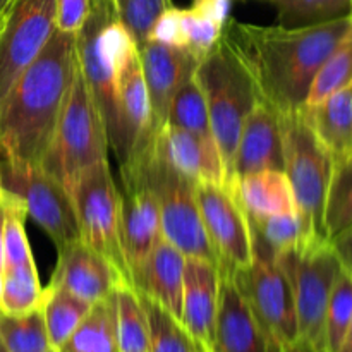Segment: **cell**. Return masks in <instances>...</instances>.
I'll return each mask as SVG.
<instances>
[{
	"label": "cell",
	"instance_id": "3957f363",
	"mask_svg": "<svg viewBox=\"0 0 352 352\" xmlns=\"http://www.w3.org/2000/svg\"><path fill=\"white\" fill-rule=\"evenodd\" d=\"M133 40L120 23L113 0H91V9L76 33L78 62L105 127L109 148L119 164L126 160V136L119 110V60Z\"/></svg>",
	"mask_w": 352,
	"mask_h": 352
},
{
	"label": "cell",
	"instance_id": "b9f144b4",
	"mask_svg": "<svg viewBox=\"0 0 352 352\" xmlns=\"http://www.w3.org/2000/svg\"><path fill=\"white\" fill-rule=\"evenodd\" d=\"M277 352H320V351H316L311 344L298 339L294 344H291V346L287 347H282V349H278Z\"/></svg>",
	"mask_w": 352,
	"mask_h": 352
},
{
	"label": "cell",
	"instance_id": "ac0fdd59",
	"mask_svg": "<svg viewBox=\"0 0 352 352\" xmlns=\"http://www.w3.org/2000/svg\"><path fill=\"white\" fill-rule=\"evenodd\" d=\"M151 153L196 184L226 186V165L213 136H198L165 124L155 136Z\"/></svg>",
	"mask_w": 352,
	"mask_h": 352
},
{
	"label": "cell",
	"instance_id": "277c9868",
	"mask_svg": "<svg viewBox=\"0 0 352 352\" xmlns=\"http://www.w3.org/2000/svg\"><path fill=\"white\" fill-rule=\"evenodd\" d=\"M196 79L205 95L213 138L229 179L244 119L260 98L246 67L222 36L199 60Z\"/></svg>",
	"mask_w": 352,
	"mask_h": 352
},
{
	"label": "cell",
	"instance_id": "8992f818",
	"mask_svg": "<svg viewBox=\"0 0 352 352\" xmlns=\"http://www.w3.org/2000/svg\"><path fill=\"white\" fill-rule=\"evenodd\" d=\"M120 168L136 172L155 195L160 210L164 239L177 248L186 258H198L217 265V256L199 213L196 182L172 168L151 151L122 164Z\"/></svg>",
	"mask_w": 352,
	"mask_h": 352
},
{
	"label": "cell",
	"instance_id": "e0dca14e",
	"mask_svg": "<svg viewBox=\"0 0 352 352\" xmlns=\"http://www.w3.org/2000/svg\"><path fill=\"white\" fill-rule=\"evenodd\" d=\"M57 256L48 284L65 289L91 305L112 296L120 285H131L109 260L81 239L57 250Z\"/></svg>",
	"mask_w": 352,
	"mask_h": 352
},
{
	"label": "cell",
	"instance_id": "ee69618b",
	"mask_svg": "<svg viewBox=\"0 0 352 352\" xmlns=\"http://www.w3.org/2000/svg\"><path fill=\"white\" fill-rule=\"evenodd\" d=\"M339 352H352V320H351V325H349V329H347V333H346V337H344V342H342V346H340Z\"/></svg>",
	"mask_w": 352,
	"mask_h": 352
},
{
	"label": "cell",
	"instance_id": "4fadbf2b",
	"mask_svg": "<svg viewBox=\"0 0 352 352\" xmlns=\"http://www.w3.org/2000/svg\"><path fill=\"white\" fill-rule=\"evenodd\" d=\"M196 199L219 270L239 272L250 267L253 261L250 217L232 189L199 182Z\"/></svg>",
	"mask_w": 352,
	"mask_h": 352
},
{
	"label": "cell",
	"instance_id": "7dc6e473",
	"mask_svg": "<svg viewBox=\"0 0 352 352\" xmlns=\"http://www.w3.org/2000/svg\"><path fill=\"white\" fill-rule=\"evenodd\" d=\"M0 296H2V272H0Z\"/></svg>",
	"mask_w": 352,
	"mask_h": 352
},
{
	"label": "cell",
	"instance_id": "4316f807",
	"mask_svg": "<svg viewBox=\"0 0 352 352\" xmlns=\"http://www.w3.org/2000/svg\"><path fill=\"white\" fill-rule=\"evenodd\" d=\"M250 223L253 237H256L275 254L291 250H301L309 243L323 241L315 236L311 227L299 212L263 217V219H251L250 217Z\"/></svg>",
	"mask_w": 352,
	"mask_h": 352
},
{
	"label": "cell",
	"instance_id": "ffe728a7",
	"mask_svg": "<svg viewBox=\"0 0 352 352\" xmlns=\"http://www.w3.org/2000/svg\"><path fill=\"white\" fill-rule=\"evenodd\" d=\"M219 294V267L198 258H186L181 322L203 352L212 349Z\"/></svg>",
	"mask_w": 352,
	"mask_h": 352
},
{
	"label": "cell",
	"instance_id": "7bdbcfd3",
	"mask_svg": "<svg viewBox=\"0 0 352 352\" xmlns=\"http://www.w3.org/2000/svg\"><path fill=\"white\" fill-rule=\"evenodd\" d=\"M3 222H6V201H0V272H3Z\"/></svg>",
	"mask_w": 352,
	"mask_h": 352
},
{
	"label": "cell",
	"instance_id": "d6a6232c",
	"mask_svg": "<svg viewBox=\"0 0 352 352\" xmlns=\"http://www.w3.org/2000/svg\"><path fill=\"white\" fill-rule=\"evenodd\" d=\"M0 340L7 352H52L41 309L28 315L0 311Z\"/></svg>",
	"mask_w": 352,
	"mask_h": 352
},
{
	"label": "cell",
	"instance_id": "9c48e42d",
	"mask_svg": "<svg viewBox=\"0 0 352 352\" xmlns=\"http://www.w3.org/2000/svg\"><path fill=\"white\" fill-rule=\"evenodd\" d=\"M69 192L74 203L79 239L109 260L131 284L129 268L120 246L119 189L110 172L109 158L85 168L71 184Z\"/></svg>",
	"mask_w": 352,
	"mask_h": 352
},
{
	"label": "cell",
	"instance_id": "f35d334b",
	"mask_svg": "<svg viewBox=\"0 0 352 352\" xmlns=\"http://www.w3.org/2000/svg\"><path fill=\"white\" fill-rule=\"evenodd\" d=\"M91 0H55V26L65 33H78L88 17Z\"/></svg>",
	"mask_w": 352,
	"mask_h": 352
},
{
	"label": "cell",
	"instance_id": "60d3db41",
	"mask_svg": "<svg viewBox=\"0 0 352 352\" xmlns=\"http://www.w3.org/2000/svg\"><path fill=\"white\" fill-rule=\"evenodd\" d=\"M333 253H336L337 260H339L340 267L352 274V226L349 229L344 230L337 237L330 241Z\"/></svg>",
	"mask_w": 352,
	"mask_h": 352
},
{
	"label": "cell",
	"instance_id": "836d02e7",
	"mask_svg": "<svg viewBox=\"0 0 352 352\" xmlns=\"http://www.w3.org/2000/svg\"><path fill=\"white\" fill-rule=\"evenodd\" d=\"M352 85V30L330 54L316 74L306 105H315L332 93Z\"/></svg>",
	"mask_w": 352,
	"mask_h": 352
},
{
	"label": "cell",
	"instance_id": "7c38bea8",
	"mask_svg": "<svg viewBox=\"0 0 352 352\" xmlns=\"http://www.w3.org/2000/svg\"><path fill=\"white\" fill-rule=\"evenodd\" d=\"M55 0H10L0 23V102L55 31Z\"/></svg>",
	"mask_w": 352,
	"mask_h": 352
},
{
	"label": "cell",
	"instance_id": "2e32d148",
	"mask_svg": "<svg viewBox=\"0 0 352 352\" xmlns=\"http://www.w3.org/2000/svg\"><path fill=\"white\" fill-rule=\"evenodd\" d=\"M220 294L210 352H277L230 270H219Z\"/></svg>",
	"mask_w": 352,
	"mask_h": 352
},
{
	"label": "cell",
	"instance_id": "d4e9b609",
	"mask_svg": "<svg viewBox=\"0 0 352 352\" xmlns=\"http://www.w3.org/2000/svg\"><path fill=\"white\" fill-rule=\"evenodd\" d=\"M60 352H119L113 294L91 306Z\"/></svg>",
	"mask_w": 352,
	"mask_h": 352
},
{
	"label": "cell",
	"instance_id": "cb8c5ba5",
	"mask_svg": "<svg viewBox=\"0 0 352 352\" xmlns=\"http://www.w3.org/2000/svg\"><path fill=\"white\" fill-rule=\"evenodd\" d=\"M91 306V302L71 294L62 287H55L50 284L45 287V301L41 311H43L52 352L62 351L64 344L78 329L82 318L88 315Z\"/></svg>",
	"mask_w": 352,
	"mask_h": 352
},
{
	"label": "cell",
	"instance_id": "d590c367",
	"mask_svg": "<svg viewBox=\"0 0 352 352\" xmlns=\"http://www.w3.org/2000/svg\"><path fill=\"white\" fill-rule=\"evenodd\" d=\"M6 222H3V270L19 267V265L33 263L34 258L28 243L24 220L26 210L16 196L6 192Z\"/></svg>",
	"mask_w": 352,
	"mask_h": 352
},
{
	"label": "cell",
	"instance_id": "5b68a950",
	"mask_svg": "<svg viewBox=\"0 0 352 352\" xmlns=\"http://www.w3.org/2000/svg\"><path fill=\"white\" fill-rule=\"evenodd\" d=\"M109 141L102 117L76 62L71 88L41 167L69 191L89 165L109 158Z\"/></svg>",
	"mask_w": 352,
	"mask_h": 352
},
{
	"label": "cell",
	"instance_id": "30bf717a",
	"mask_svg": "<svg viewBox=\"0 0 352 352\" xmlns=\"http://www.w3.org/2000/svg\"><path fill=\"white\" fill-rule=\"evenodd\" d=\"M234 275L275 349L294 344L299 339L294 292L275 253L253 237V261Z\"/></svg>",
	"mask_w": 352,
	"mask_h": 352
},
{
	"label": "cell",
	"instance_id": "6da1fadb",
	"mask_svg": "<svg viewBox=\"0 0 352 352\" xmlns=\"http://www.w3.org/2000/svg\"><path fill=\"white\" fill-rule=\"evenodd\" d=\"M351 30V17L308 28L258 26L229 17L222 38L246 67L258 98L284 113L306 105L316 74Z\"/></svg>",
	"mask_w": 352,
	"mask_h": 352
},
{
	"label": "cell",
	"instance_id": "ba28073f",
	"mask_svg": "<svg viewBox=\"0 0 352 352\" xmlns=\"http://www.w3.org/2000/svg\"><path fill=\"white\" fill-rule=\"evenodd\" d=\"M294 292L299 339L327 352L325 320L340 263L329 241H315L301 250L275 254Z\"/></svg>",
	"mask_w": 352,
	"mask_h": 352
},
{
	"label": "cell",
	"instance_id": "681fc988",
	"mask_svg": "<svg viewBox=\"0 0 352 352\" xmlns=\"http://www.w3.org/2000/svg\"><path fill=\"white\" fill-rule=\"evenodd\" d=\"M349 17H351V21H352V0H351V10H349Z\"/></svg>",
	"mask_w": 352,
	"mask_h": 352
},
{
	"label": "cell",
	"instance_id": "603a6c76",
	"mask_svg": "<svg viewBox=\"0 0 352 352\" xmlns=\"http://www.w3.org/2000/svg\"><path fill=\"white\" fill-rule=\"evenodd\" d=\"M301 110L313 133L333 158L352 150V85Z\"/></svg>",
	"mask_w": 352,
	"mask_h": 352
},
{
	"label": "cell",
	"instance_id": "484cf974",
	"mask_svg": "<svg viewBox=\"0 0 352 352\" xmlns=\"http://www.w3.org/2000/svg\"><path fill=\"white\" fill-rule=\"evenodd\" d=\"M323 226L329 243L352 226V150L333 158L323 208Z\"/></svg>",
	"mask_w": 352,
	"mask_h": 352
},
{
	"label": "cell",
	"instance_id": "f6af8a7d",
	"mask_svg": "<svg viewBox=\"0 0 352 352\" xmlns=\"http://www.w3.org/2000/svg\"><path fill=\"white\" fill-rule=\"evenodd\" d=\"M9 2H10V0H0V16H3L7 6H9Z\"/></svg>",
	"mask_w": 352,
	"mask_h": 352
},
{
	"label": "cell",
	"instance_id": "7a4b0ae2",
	"mask_svg": "<svg viewBox=\"0 0 352 352\" xmlns=\"http://www.w3.org/2000/svg\"><path fill=\"white\" fill-rule=\"evenodd\" d=\"M78 62L76 33L55 28L38 57L0 102V158L41 165Z\"/></svg>",
	"mask_w": 352,
	"mask_h": 352
},
{
	"label": "cell",
	"instance_id": "f1b7e54d",
	"mask_svg": "<svg viewBox=\"0 0 352 352\" xmlns=\"http://www.w3.org/2000/svg\"><path fill=\"white\" fill-rule=\"evenodd\" d=\"M45 287H41L36 265L26 263L2 272L0 311L7 315H28L41 309Z\"/></svg>",
	"mask_w": 352,
	"mask_h": 352
},
{
	"label": "cell",
	"instance_id": "8d00e7d4",
	"mask_svg": "<svg viewBox=\"0 0 352 352\" xmlns=\"http://www.w3.org/2000/svg\"><path fill=\"white\" fill-rule=\"evenodd\" d=\"M120 23L136 45L143 43L155 21L174 3L172 0H113Z\"/></svg>",
	"mask_w": 352,
	"mask_h": 352
},
{
	"label": "cell",
	"instance_id": "c3c4849f",
	"mask_svg": "<svg viewBox=\"0 0 352 352\" xmlns=\"http://www.w3.org/2000/svg\"><path fill=\"white\" fill-rule=\"evenodd\" d=\"M0 352H7V351H6V347H3L2 340H0Z\"/></svg>",
	"mask_w": 352,
	"mask_h": 352
},
{
	"label": "cell",
	"instance_id": "52a82bcc",
	"mask_svg": "<svg viewBox=\"0 0 352 352\" xmlns=\"http://www.w3.org/2000/svg\"><path fill=\"white\" fill-rule=\"evenodd\" d=\"M280 131L284 174L294 192L299 213L316 237L329 241L323 226V208L333 167L332 153L313 133L301 109L280 113Z\"/></svg>",
	"mask_w": 352,
	"mask_h": 352
},
{
	"label": "cell",
	"instance_id": "9a60e30c",
	"mask_svg": "<svg viewBox=\"0 0 352 352\" xmlns=\"http://www.w3.org/2000/svg\"><path fill=\"white\" fill-rule=\"evenodd\" d=\"M144 82L150 98L151 122L155 136L167 122L172 96L186 81L196 74L201 58L189 48L144 40L138 45Z\"/></svg>",
	"mask_w": 352,
	"mask_h": 352
},
{
	"label": "cell",
	"instance_id": "e575fe53",
	"mask_svg": "<svg viewBox=\"0 0 352 352\" xmlns=\"http://www.w3.org/2000/svg\"><path fill=\"white\" fill-rule=\"evenodd\" d=\"M352 320V274L340 268L329 299L325 320L327 352H339Z\"/></svg>",
	"mask_w": 352,
	"mask_h": 352
},
{
	"label": "cell",
	"instance_id": "f546056e",
	"mask_svg": "<svg viewBox=\"0 0 352 352\" xmlns=\"http://www.w3.org/2000/svg\"><path fill=\"white\" fill-rule=\"evenodd\" d=\"M140 298L148 318L150 352H203L181 320L153 299L143 294Z\"/></svg>",
	"mask_w": 352,
	"mask_h": 352
},
{
	"label": "cell",
	"instance_id": "4dcf8cb0",
	"mask_svg": "<svg viewBox=\"0 0 352 352\" xmlns=\"http://www.w3.org/2000/svg\"><path fill=\"white\" fill-rule=\"evenodd\" d=\"M198 136H213L208 107L196 74L186 81L172 96L167 112V122Z\"/></svg>",
	"mask_w": 352,
	"mask_h": 352
},
{
	"label": "cell",
	"instance_id": "74e56055",
	"mask_svg": "<svg viewBox=\"0 0 352 352\" xmlns=\"http://www.w3.org/2000/svg\"><path fill=\"white\" fill-rule=\"evenodd\" d=\"M181 24L186 48H189L199 58L205 57L215 47V43L220 40L223 31L222 24L210 19V17L198 12L192 7L181 9Z\"/></svg>",
	"mask_w": 352,
	"mask_h": 352
},
{
	"label": "cell",
	"instance_id": "f907efd6",
	"mask_svg": "<svg viewBox=\"0 0 352 352\" xmlns=\"http://www.w3.org/2000/svg\"><path fill=\"white\" fill-rule=\"evenodd\" d=\"M0 23H2V16H0Z\"/></svg>",
	"mask_w": 352,
	"mask_h": 352
},
{
	"label": "cell",
	"instance_id": "44dd1931",
	"mask_svg": "<svg viewBox=\"0 0 352 352\" xmlns=\"http://www.w3.org/2000/svg\"><path fill=\"white\" fill-rule=\"evenodd\" d=\"M184 265V254L162 237L140 272L134 275L133 287L181 320Z\"/></svg>",
	"mask_w": 352,
	"mask_h": 352
},
{
	"label": "cell",
	"instance_id": "ab89813d",
	"mask_svg": "<svg viewBox=\"0 0 352 352\" xmlns=\"http://www.w3.org/2000/svg\"><path fill=\"white\" fill-rule=\"evenodd\" d=\"M191 7L198 12L205 14L210 19L217 21L219 24L226 26L227 19L230 17V7L232 0H192Z\"/></svg>",
	"mask_w": 352,
	"mask_h": 352
},
{
	"label": "cell",
	"instance_id": "8fae6325",
	"mask_svg": "<svg viewBox=\"0 0 352 352\" xmlns=\"http://www.w3.org/2000/svg\"><path fill=\"white\" fill-rule=\"evenodd\" d=\"M0 181L3 191L23 203L26 215L48 234L57 250L79 241L71 192L41 165L0 158Z\"/></svg>",
	"mask_w": 352,
	"mask_h": 352
},
{
	"label": "cell",
	"instance_id": "d6986e66",
	"mask_svg": "<svg viewBox=\"0 0 352 352\" xmlns=\"http://www.w3.org/2000/svg\"><path fill=\"white\" fill-rule=\"evenodd\" d=\"M263 170L284 172V150L280 113L268 103L258 100L244 119L227 184L237 177Z\"/></svg>",
	"mask_w": 352,
	"mask_h": 352
},
{
	"label": "cell",
	"instance_id": "7402d4cb",
	"mask_svg": "<svg viewBox=\"0 0 352 352\" xmlns=\"http://www.w3.org/2000/svg\"><path fill=\"white\" fill-rule=\"evenodd\" d=\"M251 219L299 212L289 179L280 170H263L237 177L227 184Z\"/></svg>",
	"mask_w": 352,
	"mask_h": 352
},
{
	"label": "cell",
	"instance_id": "bcb514c9",
	"mask_svg": "<svg viewBox=\"0 0 352 352\" xmlns=\"http://www.w3.org/2000/svg\"><path fill=\"white\" fill-rule=\"evenodd\" d=\"M3 196H6V191H3L2 181H0V201H2V199H3Z\"/></svg>",
	"mask_w": 352,
	"mask_h": 352
},
{
	"label": "cell",
	"instance_id": "1f68e13d",
	"mask_svg": "<svg viewBox=\"0 0 352 352\" xmlns=\"http://www.w3.org/2000/svg\"><path fill=\"white\" fill-rule=\"evenodd\" d=\"M278 26L308 28L349 17L351 0H272Z\"/></svg>",
	"mask_w": 352,
	"mask_h": 352
},
{
	"label": "cell",
	"instance_id": "83f0119b",
	"mask_svg": "<svg viewBox=\"0 0 352 352\" xmlns=\"http://www.w3.org/2000/svg\"><path fill=\"white\" fill-rule=\"evenodd\" d=\"M116 332L119 352H150L148 318L140 294L131 285L116 292Z\"/></svg>",
	"mask_w": 352,
	"mask_h": 352
},
{
	"label": "cell",
	"instance_id": "5bb4252c",
	"mask_svg": "<svg viewBox=\"0 0 352 352\" xmlns=\"http://www.w3.org/2000/svg\"><path fill=\"white\" fill-rule=\"evenodd\" d=\"M122 189H119V234L124 260L131 274L140 272L146 258L164 237L160 226V210L146 182L133 170L120 168Z\"/></svg>",
	"mask_w": 352,
	"mask_h": 352
}]
</instances>
